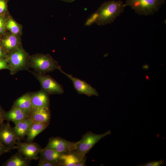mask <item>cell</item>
Masks as SVG:
<instances>
[{"instance_id":"obj_1","label":"cell","mask_w":166,"mask_h":166,"mask_svg":"<svg viewBox=\"0 0 166 166\" xmlns=\"http://www.w3.org/2000/svg\"><path fill=\"white\" fill-rule=\"evenodd\" d=\"M125 7L121 0L104 1L95 12L97 17L95 24L99 26L111 24L124 12Z\"/></svg>"},{"instance_id":"obj_2","label":"cell","mask_w":166,"mask_h":166,"mask_svg":"<svg viewBox=\"0 0 166 166\" xmlns=\"http://www.w3.org/2000/svg\"><path fill=\"white\" fill-rule=\"evenodd\" d=\"M28 66L39 73L45 74L61 67L57 62L49 54L38 53L29 57Z\"/></svg>"},{"instance_id":"obj_3","label":"cell","mask_w":166,"mask_h":166,"mask_svg":"<svg viewBox=\"0 0 166 166\" xmlns=\"http://www.w3.org/2000/svg\"><path fill=\"white\" fill-rule=\"evenodd\" d=\"M30 55L22 45L8 53L6 58L11 74L13 75L22 70H29L28 60Z\"/></svg>"},{"instance_id":"obj_4","label":"cell","mask_w":166,"mask_h":166,"mask_svg":"<svg viewBox=\"0 0 166 166\" xmlns=\"http://www.w3.org/2000/svg\"><path fill=\"white\" fill-rule=\"evenodd\" d=\"M164 1V0H126L124 4L125 6H130L136 14L148 16L157 12Z\"/></svg>"},{"instance_id":"obj_5","label":"cell","mask_w":166,"mask_h":166,"mask_svg":"<svg viewBox=\"0 0 166 166\" xmlns=\"http://www.w3.org/2000/svg\"><path fill=\"white\" fill-rule=\"evenodd\" d=\"M111 134L110 130L100 134L88 132L84 135L80 141L77 142L75 153L81 159L85 157V154L97 143L104 137Z\"/></svg>"},{"instance_id":"obj_6","label":"cell","mask_w":166,"mask_h":166,"mask_svg":"<svg viewBox=\"0 0 166 166\" xmlns=\"http://www.w3.org/2000/svg\"><path fill=\"white\" fill-rule=\"evenodd\" d=\"M30 72L39 82L42 88L49 95L61 94L64 93L62 86L50 75L40 74L35 71Z\"/></svg>"},{"instance_id":"obj_7","label":"cell","mask_w":166,"mask_h":166,"mask_svg":"<svg viewBox=\"0 0 166 166\" xmlns=\"http://www.w3.org/2000/svg\"><path fill=\"white\" fill-rule=\"evenodd\" d=\"M19 141L16 136L9 121L0 126V140L10 150L17 149L16 140Z\"/></svg>"},{"instance_id":"obj_8","label":"cell","mask_w":166,"mask_h":166,"mask_svg":"<svg viewBox=\"0 0 166 166\" xmlns=\"http://www.w3.org/2000/svg\"><path fill=\"white\" fill-rule=\"evenodd\" d=\"M77 144V142H70L60 137H52L49 138L48 143L45 148L65 153L75 151Z\"/></svg>"},{"instance_id":"obj_9","label":"cell","mask_w":166,"mask_h":166,"mask_svg":"<svg viewBox=\"0 0 166 166\" xmlns=\"http://www.w3.org/2000/svg\"><path fill=\"white\" fill-rule=\"evenodd\" d=\"M16 145L18 152L25 157L31 160L39 159L38 155L42 148L38 143L18 142Z\"/></svg>"},{"instance_id":"obj_10","label":"cell","mask_w":166,"mask_h":166,"mask_svg":"<svg viewBox=\"0 0 166 166\" xmlns=\"http://www.w3.org/2000/svg\"><path fill=\"white\" fill-rule=\"evenodd\" d=\"M59 70L71 80L75 89L78 93L85 94L90 97L93 95L97 96H98V93L96 89L85 81L65 73L61 69Z\"/></svg>"},{"instance_id":"obj_11","label":"cell","mask_w":166,"mask_h":166,"mask_svg":"<svg viewBox=\"0 0 166 166\" xmlns=\"http://www.w3.org/2000/svg\"><path fill=\"white\" fill-rule=\"evenodd\" d=\"M20 36L9 32L0 37V45L7 54L22 45Z\"/></svg>"},{"instance_id":"obj_12","label":"cell","mask_w":166,"mask_h":166,"mask_svg":"<svg viewBox=\"0 0 166 166\" xmlns=\"http://www.w3.org/2000/svg\"><path fill=\"white\" fill-rule=\"evenodd\" d=\"M49 94L42 88L39 91L31 93L33 109L49 107Z\"/></svg>"},{"instance_id":"obj_13","label":"cell","mask_w":166,"mask_h":166,"mask_svg":"<svg viewBox=\"0 0 166 166\" xmlns=\"http://www.w3.org/2000/svg\"><path fill=\"white\" fill-rule=\"evenodd\" d=\"M28 117L33 122L49 123L51 118L49 108L33 109L28 115Z\"/></svg>"},{"instance_id":"obj_14","label":"cell","mask_w":166,"mask_h":166,"mask_svg":"<svg viewBox=\"0 0 166 166\" xmlns=\"http://www.w3.org/2000/svg\"><path fill=\"white\" fill-rule=\"evenodd\" d=\"M28 117V116L24 111L13 105L8 111L5 112V120L11 121L15 125Z\"/></svg>"},{"instance_id":"obj_15","label":"cell","mask_w":166,"mask_h":166,"mask_svg":"<svg viewBox=\"0 0 166 166\" xmlns=\"http://www.w3.org/2000/svg\"><path fill=\"white\" fill-rule=\"evenodd\" d=\"M13 105L21 109L28 116L33 109L31 92L26 93L18 97L14 101Z\"/></svg>"},{"instance_id":"obj_16","label":"cell","mask_w":166,"mask_h":166,"mask_svg":"<svg viewBox=\"0 0 166 166\" xmlns=\"http://www.w3.org/2000/svg\"><path fill=\"white\" fill-rule=\"evenodd\" d=\"M63 153L52 149L42 148L39 153V160L48 161L58 166L60 157Z\"/></svg>"},{"instance_id":"obj_17","label":"cell","mask_w":166,"mask_h":166,"mask_svg":"<svg viewBox=\"0 0 166 166\" xmlns=\"http://www.w3.org/2000/svg\"><path fill=\"white\" fill-rule=\"evenodd\" d=\"M32 120L28 117L20 121L13 128L16 136L20 140L24 138L31 125Z\"/></svg>"},{"instance_id":"obj_18","label":"cell","mask_w":166,"mask_h":166,"mask_svg":"<svg viewBox=\"0 0 166 166\" xmlns=\"http://www.w3.org/2000/svg\"><path fill=\"white\" fill-rule=\"evenodd\" d=\"M49 124L33 122L26 134V141L28 142H32L35 137L47 127Z\"/></svg>"},{"instance_id":"obj_19","label":"cell","mask_w":166,"mask_h":166,"mask_svg":"<svg viewBox=\"0 0 166 166\" xmlns=\"http://www.w3.org/2000/svg\"><path fill=\"white\" fill-rule=\"evenodd\" d=\"M31 160L25 157L18 152L13 154L5 162L3 166H28Z\"/></svg>"},{"instance_id":"obj_20","label":"cell","mask_w":166,"mask_h":166,"mask_svg":"<svg viewBox=\"0 0 166 166\" xmlns=\"http://www.w3.org/2000/svg\"><path fill=\"white\" fill-rule=\"evenodd\" d=\"M83 159L80 158L75 153L65 154L63 153L60 157L59 165L75 166L76 164Z\"/></svg>"},{"instance_id":"obj_21","label":"cell","mask_w":166,"mask_h":166,"mask_svg":"<svg viewBox=\"0 0 166 166\" xmlns=\"http://www.w3.org/2000/svg\"><path fill=\"white\" fill-rule=\"evenodd\" d=\"M6 27L7 30L12 34L19 36L22 34V25L18 23L9 15L7 17Z\"/></svg>"},{"instance_id":"obj_22","label":"cell","mask_w":166,"mask_h":166,"mask_svg":"<svg viewBox=\"0 0 166 166\" xmlns=\"http://www.w3.org/2000/svg\"><path fill=\"white\" fill-rule=\"evenodd\" d=\"M9 0H0V15H9L8 3Z\"/></svg>"},{"instance_id":"obj_23","label":"cell","mask_w":166,"mask_h":166,"mask_svg":"<svg viewBox=\"0 0 166 166\" xmlns=\"http://www.w3.org/2000/svg\"><path fill=\"white\" fill-rule=\"evenodd\" d=\"M7 16L0 15V37L4 35L7 30L6 20Z\"/></svg>"},{"instance_id":"obj_24","label":"cell","mask_w":166,"mask_h":166,"mask_svg":"<svg viewBox=\"0 0 166 166\" xmlns=\"http://www.w3.org/2000/svg\"><path fill=\"white\" fill-rule=\"evenodd\" d=\"M97 16L96 12L92 14L86 21L85 26H90L93 23H95L97 19Z\"/></svg>"},{"instance_id":"obj_25","label":"cell","mask_w":166,"mask_h":166,"mask_svg":"<svg viewBox=\"0 0 166 166\" xmlns=\"http://www.w3.org/2000/svg\"><path fill=\"white\" fill-rule=\"evenodd\" d=\"M164 161L161 160L157 161H152L143 164H140V166H160L164 164Z\"/></svg>"},{"instance_id":"obj_26","label":"cell","mask_w":166,"mask_h":166,"mask_svg":"<svg viewBox=\"0 0 166 166\" xmlns=\"http://www.w3.org/2000/svg\"><path fill=\"white\" fill-rule=\"evenodd\" d=\"M3 69L9 70V66L6 59L0 58V70Z\"/></svg>"},{"instance_id":"obj_27","label":"cell","mask_w":166,"mask_h":166,"mask_svg":"<svg viewBox=\"0 0 166 166\" xmlns=\"http://www.w3.org/2000/svg\"><path fill=\"white\" fill-rule=\"evenodd\" d=\"M10 150L6 146H5L0 140V156L2 154L9 152Z\"/></svg>"},{"instance_id":"obj_28","label":"cell","mask_w":166,"mask_h":166,"mask_svg":"<svg viewBox=\"0 0 166 166\" xmlns=\"http://www.w3.org/2000/svg\"><path fill=\"white\" fill-rule=\"evenodd\" d=\"M38 166H56V165L50 162H49L39 160L38 164Z\"/></svg>"},{"instance_id":"obj_29","label":"cell","mask_w":166,"mask_h":166,"mask_svg":"<svg viewBox=\"0 0 166 166\" xmlns=\"http://www.w3.org/2000/svg\"><path fill=\"white\" fill-rule=\"evenodd\" d=\"M5 111L0 105V126L4 122L5 120L4 114Z\"/></svg>"},{"instance_id":"obj_30","label":"cell","mask_w":166,"mask_h":166,"mask_svg":"<svg viewBox=\"0 0 166 166\" xmlns=\"http://www.w3.org/2000/svg\"><path fill=\"white\" fill-rule=\"evenodd\" d=\"M7 54L0 44V58L6 59L7 57Z\"/></svg>"},{"instance_id":"obj_31","label":"cell","mask_w":166,"mask_h":166,"mask_svg":"<svg viewBox=\"0 0 166 166\" xmlns=\"http://www.w3.org/2000/svg\"><path fill=\"white\" fill-rule=\"evenodd\" d=\"M85 157L83 159L79 161L77 163L75 166H84L85 165Z\"/></svg>"},{"instance_id":"obj_32","label":"cell","mask_w":166,"mask_h":166,"mask_svg":"<svg viewBox=\"0 0 166 166\" xmlns=\"http://www.w3.org/2000/svg\"><path fill=\"white\" fill-rule=\"evenodd\" d=\"M59 0L63 1L65 2L71 3L74 1L75 0Z\"/></svg>"}]
</instances>
